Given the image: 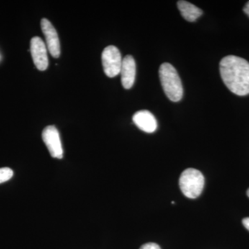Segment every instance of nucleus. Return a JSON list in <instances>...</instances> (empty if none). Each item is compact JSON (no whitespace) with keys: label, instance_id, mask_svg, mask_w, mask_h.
<instances>
[{"label":"nucleus","instance_id":"nucleus-1","mask_svg":"<svg viewBox=\"0 0 249 249\" xmlns=\"http://www.w3.org/2000/svg\"><path fill=\"white\" fill-rule=\"evenodd\" d=\"M219 71L223 82L237 96L249 94V62L235 55H228L221 60Z\"/></svg>","mask_w":249,"mask_h":249},{"label":"nucleus","instance_id":"nucleus-2","mask_svg":"<svg viewBox=\"0 0 249 249\" xmlns=\"http://www.w3.org/2000/svg\"><path fill=\"white\" fill-rule=\"evenodd\" d=\"M160 78L167 97L173 102H178L183 97V89L181 78L171 64L165 62L160 65Z\"/></svg>","mask_w":249,"mask_h":249},{"label":"nucleus","instance_id":"nucleus-3","mask_svg":"<svg viewBox=\"0 0 249 249\" xmlns=\"http://www.w3.org/2000/svg\"><path fill=\"white\" fill-rule=\"evenodd\" d=\"M205 179L204 175L199 170L188 168L181 173L179 178V187L186 197L196 199L204 189Z\"/></svg>","mask_w":249,"mask_h":249},{"label":"nucleus","instance_id":"nucleus-4","mask_svg":"<svg viewBox=\"0 0 249 249\" xmlns=\"http://www.w3.org/2000/svg\"><path fill=\"white\" fill-rule=\"evenodd\" d=\"M123 58L120 51L115 46H108L102 53V63L105 73L114 78L120 73Z\"/></svg>","mask_w":249,"mask_h":249},{"label":"nucleus","instance_id":"nucleus-5","mask_svg":"<svg viewBox=\"0 0 249 249\" xmlns=\"http://www.w3.org/2000/svg\"><path fill=\"white\" fill-rule=\"evenodd\" d=\"M42 137L51 156L53 158L62 159L63 150L60 134L56 127L53 125L47 126L44 129Z\"/></svg>","mask_w":249,"mask_h":249},{"label":"nucleus","instance_id":"nucleus-6","mask_svg":"<svg viewBox=\"0 0 249 249\" xmlns=\"http://www.w3.org/2000/svg\"><path fill=\"white\" fill-rule=\"evenodd\" d=\"M40 24L49 53L53 58H59L60 55V45L58 33L52 23L45 18L42 19Z\"/></svg>","mask_w":249,"mask_h":249},{"label":"nucleus","instance_id":"nucleus-7","mask_svg":"<svg viewBox=\"0 0 249 249\" xmlns=\"http://www.w3.org/2000/svg\"><path fill=\"white\" fill-rule=\"evenodd\" d=\"M31 53L37 70L45 71L49 66L47 47L43 40L39 37H34L31 40Z\"/></svg>","mask_w":249,"mask_h":249},{"label":"nucleus","instance_id":"nucleus-8","mask_svg":"<svg viewBox=\"0 0 249 249\" xmlns=\"http://www.w3.org/2000/svg\"><path fill=\"white\" fill-rule=\"evenodd\" d=\"M120 73L121 83L124 89H129L132 88L136 77L135 60L132 55H126L123 58Z\"/></svg>","mask_w":249,"mask_h":249},{"label":"nucleus","instance_id":"nucleus-9","mask_svg":"<svg viewBox=\"0 0 249 249\" xmlns=\"http://www.w3.org/2000/svg\"><path fill=\"white\" fill-rule=\"evenodd\" d=\"M134 124L141 130L147 133H153L157 128V121L150 111L141 110L137 111L132 117Z\"/></svg>","mask_w":249,"mask_h":249},{"label":"nucleus","instance_id":"nucleus-10","mask_svg":"<svg viewBox=\"0 0 249 249\" xmlns=\"http://www.w3.org/2000/svg\"><path fill=\"white\" fill-rule=\"evenodd\" d=\"M178 6L182 17L188 22H195L203 14V11L199 8L184 0L178 1Z\"/></svg>","mask_w":249,"mask_h":249},{"label":"nucleus","instance_id":"nucleus-11","mask_svg":"<svg viewBox=\"0 0 249 249\" xmlns=\"http://www.w3.org/2000/svg\"><path fill=\"white\" fill-rule=\"evenodd\" d=\"M14 172L9 168H0V183L6 182L12 178Z\"/></svg>","mask_w":249,"mask_h":249},{"label":"nucleus","instance_id":"nucleus-12","mask_svg":"<svg viewBox=\"0 0 249 249\" xmlns=\"http://www.w3.org/2000/svg\"><path fill=\"white\" fill-rule=\"evenodd\" d=\"M140 249H160V246L157 245V244L150 242V243L145 244V245H142Z\"/></svg>","mask_w":249,"mask_h":249},{"label":"nucleus","instance_id":"nucleus-13","mask_svg":"<svg viewBox=\"0 0 249 249\" xmlns=\"http://www.w3.org/2000/svg\"><path fill=\"white\" fill-rule=\"evenodd\" d=\"M242 223H243V225L245 226L246 229L247 230L249 231V217L245 218L242 220Z\"/></svg>","mask_w":249,"mask_h":249},{"label":"nucleus","instance_id":"nucleus-14","mask_svg":"<svg viewBox=\"0 0 249 249\" xmlns=\"http://www.w3.org/2000/svg\"><path fill=\"white\" fill-rule=\"evenodd\" d=\"M243 10L244 11H245V14L249 17V1L246 4Z\"/></svg>","mask_w":249,"mask_h":249},{"label":"nucleus","instance_id":"nucleus-15","mask_svg":"<svg viewBox=\"0 0 249 249\" xmlns=\"http://www.w3.org/2000/svg\"><path fill=\"white\" fill-rule=\"evenodd\" d=\"M247 196H248L249 197V188L248 189V191H247Z\"/></svg>","mask_w":249,"mask_h":249}]
</instances>
